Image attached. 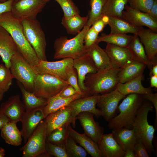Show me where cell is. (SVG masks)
Returning a JSON list of instances; mask_svg holds the SVG:
<instances>
[{"mask_svg": "<svg viewBox=\"0 0 157 157\" xmlns=\"http://www.w3.org/2000/svg\"><path fill=\"white\" fill-rule=\"evenodd\" d=\"M45 119L47 126V135L53 130L68 126L72 122L71 110L68 106L50 113Z\"/></svg>", "mask_w": 157, "mask_h": 157, "instance_id": "ffe728a7", "label": "cell"}, {"mask_svg": "<svg viewBox=\"0 0 157 157\" xmlns=\"http://www.w3.org/2000/svg\"><path fill=\"white\" fill-rule=\"evenodd\" d=\"M153 109L152 104L145 99L132 124L138 142H140L145 145L149 156L153 153L157 155L153 144L156 129L153 125L149 124L147 118L148 113L152 111Z\"/></svg>", "mask_w": 157, "mask_h": 157, "instance_id": "7a4b0ae2", "label": "cell"}, {"mask_svg": "<svg viewBox=\"0 0 157 157\" xmlns=\"http://www.w3.org/2000/svg\"><path fill=\"white\" fill-rule=\"evenodd\" d=\"M6 152L4 149L0 147V157H3L5 155Z\"/></svg>", "mask_w": 157, "mask_h": 157, "instance_id": "6f0895ef", "label": "cell"}, {"mask_svg": "<svg viewBox=\"0 0 157 157\" xmlns=\"http://www.w3.org/2000/svg\"><path fill=\"white\" fill-rule=\"evenodd\" d=\"M10 69L13 78L23 85L27 90L33 92L38 73L18 51L12 57Z\"/></svg>", "mask_w": 157, "mask_h": 157, "instance_id": "52a82bcc", "label": "cell"}, {"mask_svg": "<svg viewBox=\"0 0 157 157\" xmlns=\"http://www.w3.org/2000/svg\"><path fill=\"white\" fill-rule=\"evenodd\" d=\"M17 86L21 92L25 111L42 108L47 104L48 100L35 95L27 90L20 82L17 81Z\"/></svg>", "mask_w": 157, "mask_h": 157, "instance_id": "1f68e13d", "label": "cell"}, {"mask_svg": "<svg viewBox=\"0 0 157 157\" xmlns=\"http://www.w3.org/2000/svg\"><path fill=\"white\" fill-rule=\"evenodd\" d=\"M154 0H129L128 3L131 8L143 12L147 13Z\"/></svg>", "mask_w": 157, "mask_h": 157, "instance_id": "7bdbcfd3", "label": "cell"}, {"mask_svg": "<svg viewBox=\"0 0 157 157\" xmlns=\"http://www.w3.org/2000/svg\"><path fill=\"white\" fill-rule=\"evenodd\" d=\"M45 149L47 153L51 156L56 157H69L65 145L53 144L46 141Z\"/></svg>", "mask_w": 157, "mask_h": 157, "instance_id": "b9f144b4", "label": "cell"}, {"mask_svg": "<svg viewBox=\"0 0 157 157\" xmlns=\"http://www.w3.org/2000/svg\"><path fill=\"white\" fill-rule=\"evenodd\" d=\"M8 0H0V3L3 2ZM13 0V1H17L18 0Z\"/></svg>", "mask_w": 157, "mask_h": 157, "instance_id": "91938a15", "label": "cell"}, {"mask_svg": "<svg viewBox=\"0 0 157 157\" xmlns=\"http://www.w3.org/2000/svg\"><path fill=\"white\" fill-rule=\"evenodd\" d=\"M0 26L6 30L15 42L18 51L31 65L35 66L40 60L24 34L22 21L14 17L11 12L0 15Z\"/></svg>", "mask_w": 157, "mask_h": 157, "instance_id": "6da1fadb", "label": "cell"}, {"mask_svg": "<svg viewBox=\"0 0 157 157\" xmlns=\"http://www.w3.org/2000/svg\"><path fill=\"white\" fill-rule=\"evenodd\" d=\"M88 18V15L81 17L79 14L68 17H63L61 23L69 34L76 35L86 25Z\"/></svg>", "mask_w": 157, "mask_h": 157, "instance_id": "d6a6232c", "label": "cell"}, {"mask_svg": "<svg viewBox=\"0 0 157 157\" xmlns=\"http://www.w3.org/2000/svg\"><path fill=\"white\" fill-rule=\"evenodd\" d=\"M67 81L83 97L85 96L80 89L78 83V76L76 70L73 67L69 69L66 73Z\"/></svg>", "mask_w": 157, "mask_h": 157, "instance_id": "ee69618b", "label": "cell"}, {"mask_svg": "<svg viewBox=\"0 0 157 157\" xmlns=\"http://www.w3.org/2000/svg\"><path fill=\"white\" fill-rule=\"evenodd\" d=\"M81 97H82L81 95L78 93L68 98L61 97L59 93L51 97L48 99L46 105L42 108L45 118L50 113L68 106L72 101Z\"/></svg>", "mask_w": 157, "mask_h": 157, "instance_id": "4dcf8cb0", "label": "cell"}, {"mask_svg": "<svg viewBox=\"0 0 157 157\" xmlns=\"http://www.w3.org/2000/svg\"><path fill=\"white\" fill-rule=\"evenodd\" d=\"M128 0H107L103 8L101 17L105 16L122 18V12Z\"/></svg>", "mask_w": 157, "mask_h": 157, "instance_id": "e575fe53", "label": "cell"}, {"mask_svg": "<svg viewBox=\"0 0 157 157\" xmlns=\"http://www.w3.org/2000/svg\"><path fill=\"white\" fill-rule=\"evenodd\" d=\"M90 28L85 25L80 32L71 39L63 36L56 39L54 43L53 58H70L74 60L85 54L86 49L84 44V38Z\"/></svg>", "mask_w": 157, "mask_h": 157, "instance_id": "277c9868", "label": "cell"}, {"mask_svg": "<svg viewBox=\"0 0 157 157\" xmlns=\"http://www.w3.org/2000/svg\"><path fill=\"white\" fill-rule=\"evenodd\" d=\"M96 42L86 49V53L92 60L97 71L114 67L104 50Z\"/></svg>", "mask_w": 157, "mask_h": 157, "instance_id": "f1b7e54d", "label": "cell"}, {"mask_svg": "<svg viewBox=\"0 0 157 157\" xmlns=\"http://www.w3.org/2000/svg\"><path fill=\"white\" fill-rule=\"evenodd\" d=\"M0 111L8 118L9 122L17 123L21 121L25 111L24 106L19 95L12 96L3 103Z\"/></svg>", "mask_w": 157, "mask_h": 157, "instance_id": "ac0fdd59", "label": "cell"}, {"mask_svg": "<svg viewBox=\"0 0 157 157\" xmlns=\"http://www.w3.org/2000/svg\"><path fill=\"white\" fill-rule=\"evenodd\" d=\"M47 2L48 1H49L50 0H42Z\"/></svg>", "mask_w": 157, "mask_h": 157, "instance_id": "94428289", "label": "cell"}, {"mask_svg": "<svg viewBox=\"0 0 157 157\" xmlns=\"http://www.w3.org/2000/svg\"><path fill=\"white\" fill-rule=\"evenodd\" d=\"M104 50L114 67L121 68L133 60L128 47L107 43Z\"/></svg>", "mask_w": 157, "mask_h": 157, "instance_id": "44dd1931", "label": "cell"}, {"mask_svg": "<svg viewBox=\"0 0 157 157\" xmlns=\"http://www.w3.org/2000/svg\"><path fill=\"white\" fill-rule=\"evenodd\" d=\"M112 130L111 133L114 138L124 151L129 148L134 147L138 142L133 128L122 127Z\"/></svg>", "mask_w": 157, "mask_h": 157, "instance_id": "83f0119b", "label": "cell"}, {"mask_svg": "<svg viewBox=\"0 0 157 157\" xmlns=\"http://www.w3.org/2000/svg\"></svg>", "mask_w": 157, "mask_h": 157, "instance_id": "6125c7cd", "label": "cell"}, {"mask_svg": "<svg viewBox=\"0 0 157 157\" xmlns=\"http://www.w3.org/2000/svg\"><path fill=\"white\" fill-rule=\"evenodd\" d=\"M97 144L103 157H123L124 151L111 133L104 134Z\"/></svg>", "mask_w": 157, "mask_h": 157, "instance_id": "cb8c5ba5", "label": "cell"}, {"mask_svg": "<svg viewBox=\"0 0 157 157\" xmlns=\"http://www.w3.org/2000/svg\"><path fill=\"white\" fill-rule=\"evenodd\" d=\"M1 130V136L7 143L14 146L21 145L22 133L16 123L9 122Z\"/></svg>", "mask_w": 157, "mask_h": 157, "instance_id": "836d02e7", "label": "cell"}, {"mask_svg": "<svg viewBox=\"0 0 157 157\" xmlns=\"http://www.w3.org/2000/svg\"><path fill=\"white\" fill-rule=\"evenodd\" d=\"M99 94H94L90 96L76 99L71 102L68 106L71 110L73 128L76 127V121L77 115L82 112H87L93 113L96 118L101 116L100 110L96 108L97 103L100 97Z\"/></svg>", "mask_w": 157, "mask_h": 157, "instance_id": "8fae6325", "label": "cell"}, {"mask_svg": "<svg viewBox=\"0 0 157 157\" xmlns=\"http://www.w3.org/2000/svg\"><path fill=\"white\" fill-rule=\"evenodd\" d=\"M150 86L152 88H157V76L151 75L150 78Z\"/></svg>", "mask_w": 157, "mask_h": 157, "instance_id": "11a10c76", "label": "cell"}, {"mask_svg": "<svg viewBox=\"0 0 157 157\" xmlns=\"http://www.w3.org/2000/svg\"><path fill=\"white\" fill-rule=\"evenodd\" d=\"M150 70L151 75L157 76V63L153 65Z\"/></svg>", "mask_w": 157, "mask_h": 157, "instance_id": "9f6ffc18", "label": "cell"}, {"mask_svg": "<svg viewBox=\"0 0 157 157\" xmlns=\"http://www.w3.org/2000/svg\"><path fill=\"white\" fill-rule=\"evenodd\" d=\"M107 0H90V9L86 25L91 27L94 22L100 18L103 7Z\"/></svg>", "mask_w": 157, "mask_h": 157, "instance_id": "8d00e7d4", "label": "cell"}, {"mask_svg": "<svg viewBox=\"0 0 157 157\" xmlns=\"http://www.w3.org/2000/svg\"><path fill=\"white\" fill-rule=\"evenodd\" d=\"M73 59L66 58L54 61L40 60L38 65L33 66L37 73L47 74L67 81L66 73L73 67Z\"/></svg>", "mask_w": 157, "mask_h": 157, "instance_id": "7c38bea8", "label": "cell"}, {"mask_svg": "<svg viewBox=\"0 0 157 157\" xmlns=\"http://www.w3.org/2000/svg\"><path fill=\"white\" fill-rule=\"evenodd\" d=\"M4 93L2 90L0 89V101L2 99Z\"/></svg>", "mask_w": 157, "mask_h": 157, "instance_id": "680465c9", "label": "cell"}, {"mask_svg": "<svg viewBox=\"0 0 157 157\" xmlns=\"http://www.w3.org/2000/svg\"><path fill=\"white\" fill-rule=\"evenodd\" d=\"M126 96L121 94L116 88L109 92L101 95L97 105L104 119L109 122L115 117L119 102Z\"/></svg>", "mask_w": 157, "mask_h": 157, "instance_id": "4fadbf2b", "label": "cell"}, {"mask_svg": "<svg viewBox=\"0 0 157 157\" xmlns=\"http://www.w3.org/2000/svg\"><path fill=\"white\" fill-rule=\"evenodd\" d=\"M47 133V124L44 119L40 122L25 144L20 149L22 152V156L51 157L45 149Z\"/></svg>", "mask_w": 157, "mask_h": 157, "instance_id": "ba28073f", "label": "cell"}, {"mask_svg": "<svg viewBox=\"0 0 157 157\" xmlns=\"http://www.w3.org/2000/svg\"><path fill=\"white\" fill-rule=\"evenodd\" d=\"M127 47L133 60L143 63L151 69L154 64L148 59L144 46L137 35L133 34Z\"/></svg>", "mask_w": 157, "mask_h": 157, "instance_id": "f546056e", "label": "cell"}, {"mask_svg": "<svg viewBox=\"0 0 157 157\" xmlns=\"http://www.w3.org/2000/svg\"><path fill=\"white\" fill-rule=\"evenodd\" d=\"M122 18L131 24L138 27L146 26L157 32V21L146 13L134 9L127 4L122 13Z\"/></svg>", "mask_w": 157, "mask_h": 157, "instance_id": "9a60e30c", "label": "cell"}, {"mask_svg": "<svg viewBox=\"0 0 157 157\" xmlns=\"http://www.w3.org/2000/svg\"><path fill=\"white\" fill-rule=\"evenodd\" d=\"M13 78L9 68L5 65L0 64V89L4 93L8 91Z\"/></svg>", "mask_w": 157, "mask_h": 157, "instance_id": "ab89813d", "label": "cell"}, {"mask_svg": "<svg viewBox=\"0 0 157 157\" xmlns=\"http://www.w3.org/2000/svg\"><path fill=\"white\" fill-rule=\"evenodd\" d=\"M146 65L143 63L132 60L120 68L118 73L119 83L127 82L143 73Z\"/></svg>", "mask_w": 157, "mask_h": 157, "instance_id": "484cf974", "label": "cell"}, {"mask_svg": "<svg viewBox=\"0 0 157 157\" xmlns=\"http://www.w3.org/2000/svg\"><path fill=\"white\" fill-rule=\"evenodd\" d=\"M144 99L142 94L127 95L117 107V110L119 111V114L108 122V128L112 130L122 127L132 128V123Z\"/></svg>", "mask_w": 157, "mask_h": 157, "instance_id": "3957f363", "label": "cell"}, {"mask_svg": "<svg viewBox=\"0 0 157 157\" xmlns=\"http://www.w3.org/2000/svg\"><path fill=\"white\" fill-rule=\"evenodd\" d=\"M70 85L68 82L47 74L37 75L33 92L36 96L48 99Z\"/></svg>", "mask_w": 157, "mask_h": 157, "instance_id": "9c48e42d", "label": "cell"}, {"mask_svg": "<svg viewBox=\"0 0 157 157\" xmlns=\"http://www.w3.org/2000/svg\"><path fill=\"white\" fill-rule=\"evenodd\" d=\"M42 108L25 111L20 122L22 136L26 143L40 122L45 119Z\"/></svg>", "mask_w": 157, "mask_h": 157, "instance_id": "2e32d148", "label": "cell"}, {"mask_svg": "<svg viewBox=\"0 0 157 157\" xmlns=\"http://www.w3.org/2000/svg\"><path fill=\"white\" fill-rule=\"evenodd\" d=\"M106 25L101 17L94 22L92 25V27L95 31L99 33L103 30Z\"/></svg>", "mask_w": 157, "mask_h": 157, "instance_id": "681fc988", "label": "cell"}, {"mask_svg": "<svg viewBox=\"0 0 157 157\" xmlns=\"http://www.w3.org/2000/svg\"><path fill=\"white\" fill-rule=\"evenodd\" d=\"M137 35L144 46L149 60L154 64L157 63V32L149 28L144 29L142 27Z\"/></svg>", "mask_w": 157, "mask_h": 157, "instance_id": "d6986e66", "label": "cell"}, {"mask_svg": "<svg viewBox=\"0 0 157 157\" xmlns=\"http://www.w3.org/2000/svg\"><path fill=\"white\" fill-rule=\"evenodd\" d=\"M110 28V33L137 34L142 27H138L130 24L122 18L103 16L101 17Z\"/></svg>", "mask_w": 157, "mask_h": 157, "instance_id": "603a6c76", "label": "cell"}, {"mask_svg": "<svg viewBox=\"0 0 157 157\" xmlns=\"http://www.w3.org/2000/svg\"><path fill=\"white\" fill-rule=\"evenodd\" d=\"M47 2L42 0H18L13 1L11 12L22 21L27 18L36 19Z\"/></svg>", "mask_w": 157, "mask_h": 157, "instance_id": "30bf717a", "label": "cell"}, {"mask_svg": "<svg viewBox=\"0 0 157 157\" xmlns=\"http://www.w3.org/2000/svg\"><path fill=\"white\" fill-rule=\"evenodd\" d=\"M133 37V35L119 33H102L99 37L96 42H105L122 47H127Z\"/></svg>", "mask_w": 157, "mask_h": 157, "instance_id": "d590c367", "label": "cell"}, {"mask_svg": "<svg viewBox=\"0 0 157 157\" xmlns=\"http://www.w3.org/2000/svg\"><path fill=\"white\" fill-rule=\"evenodd\" d=\"M147 13L154 19L157 21V0H154L152 6Z\"/></svg>", "mask_w": 157, "mask_h": 157, "instance_id": "816d5d0a", "label": "cell"}, {"mask_svg": "<svg viewBox=\"0 0 157 157\" xmlns=\"http://www.w3.org/2000/svg\"><path fill=\"white\" fill-rule=\"evenodd\" d=\"M59 5L63 10L65 17L79 14L80 11L73 0H54Z\"/></svg>", "mask_w": 157, "mask_h": 157, "instance_id": "60d3db41", "label": "cell"}, {"mask_svg": "<svg viewBox=\"0 0 157 157\" xmlns=\"http://www.w3.org/2000/svg\"><path fill=\"white\" fill-rule=\"evenodd\" d=\"M22 22L24 35L37 57L40 60H47L46 40L40 22L36 18L26 19Z\"/></svg>", "mask_w": 157, "mask_h": 157, "instance_id": "8992f818", "label": "cell"}, {"mask_svg": "<svg viewBox=\"0 0 157 157\" xmlns=\"http://www.w3.org/2000/svg\"><path fill=\"white\" fill-rule=\"evenodd\" d=\"M69 135L79 144L92 157H103L97 143L84 133H79L74 130L69 124L67 126Z\"/></svg>", "mask_w": 157, "mask_h": 157, "instance_id": "d4e9b609", "label": "cell"}, {"mask_svg": "<svg viewBox=\"0 0 157 157\" xmlns=\"http://www.w3.org/2000/svg\"><path fill=\"white\" fill-rule=\"evenodd\" d=\"M18 51L10 35L4 28L0 26V56L7 67L10 68L11 59Z\"/></svg>", "mask_w": 157, "mask_h": 157, "instance_id": "7402d4cb", "label": "cell"}, {"mask_svg": "<svg viewBox=\"0 0 157 157\" xmlns=\"http://www.w3.org/2000/svg\"><path fill=\"white\" fill-rule=\"evenodd\" d=\"M120 69L110 67L88 74L85 84L88 88L89 96L115 89L119 83L118 74Z\"/></svg>", "mask_w": 157, "mask_h": 157, "instance_id": "5b68a950", "label": "cell"}, {"mask_svg": "<svg viewBox=\"0 0 157 157\" xmlns=\"http://www.w3.org/2000/svg\"><path fill=\"white\" fill-rule=\"evenodd\" d=\"M134 148L127 149L124 151L123 157H135L134 151Z\"/></svg>", "mask_w": 157, "mask_h": 157, "instance_id": "db71d44e", "label": "cell"}, {"mask_svg": "<svg viewBox=\"0 0 157 157\" xmlns=\"http://www.w3.org/2000/svg\"><path fill=\"white\" fill-rule=\"evenodd\" d=\"M9 122L6 116L0 111V129L1 130Z\"/></svg>", "mask_w": 157, "mask_h": 157, "instance_id": "f5cc1de1", "label": "cell"}, {"mask_svg": "<svg viewBox=\"0 0 157 157\" xmlns=\"http://www.w3.org/2000/svg\"><path fill=\"white\" fill-rule=\"evenodd\" d=\"M77 93L75 89L69 85L60 92L59 94L62 97L68 98L74 95Z\"/></svg>", "mask_w": 157, "mask_h": 157, "instance_id": "c3c4849f", "label": "cell"}, {"mask_svg": "<svg viewBox=\"0 0 157 157\" xmlns=\"http://www.w3.org/2000/svg\"><path fill=\"white\" fill-rule=\"evenodd\" d=\"M145 99L149 101L154 106L155 111V118L154 120V126L155 129L157 128V93H150L143 94Z\"/></svg>", "mask_w": 157, "mask_h": 157, "instance_id": "bcb514c9", "label": "cell"}, {"mask_svg": "<svg viewBox=\"0 0 157 157\" xmlns=\"http://www.w3.org/2000/svg\"><path fill=\"white\" fill-rule=\"evenodd\" d=\"M65 146L69 157H86L87 155L85 149L78 145L76 141L69 135L65 140Z\"/></svg>", "mask_w": 157, "mask_h": 157, "instance_id": "f35d334b", "label": "cell"}, {"mask_svg": "<svg viewBox=\"0 0 157 157\" xmlns=\"http://www.w3.org/2000/svg\"><path fill=\"white\" fill-rule=\"evenodd\" d=\"M69 135L67 126L56 129L47 135L46 141L53 144L65 145V140Z\"/></svg>", "mask_w": 157, "mask_h": 157, "instance_id": "74e56055", "label": "cell"}, {"mask_svg": "<svg viewBox=\"0 0 157 157\" xmlns=\"http://www.w3.org/2000/svg\"><path fill=\"white\" fill-rule=\"evenodd\" d=\"M94 115L91 113L82 112L76 119L79 120L84 133L97 144L104 134V128L94 120Z\"/></svg>", "mask_w": 157, "mask_h": 157, "instance_id": "e0dca14e", "label": "cell"}, {"mask_svg": "<svg viewBox=\"0 0 157 157\" xmlns=\"http://www.w3.org/2000/svg\"><path fill=\"white\" fill-rule=\"evenodd\" d=\"M143 74L125 83H118L116 88L121 94L126 96L131 94H144L153 93V90L151 88H145L142 85Z\"/></svg>", "mask_w": 157, "mask_h": 157, "instance_id": "4316f807", "label": "cell"}, {"mask_svg": "<svg viewBox=\"0 0 157 157\" xmlns=\"http://www.w3.org/2000/svg\"><path fill=\"white\" fill-rule=\"evenodd\" d=\"M135 157H149V156L145 145L140 142H138L134 148Z\"/></svg>", "mask_w": 157, "mask_h": 157, "instance_id": "7dc6e473", "label": "cell"}, {"mask_svg": "<svg viewBox=\"0 0 157 157\" xmlns=\"http://www.w3.org/2000/svg\"><path fill=\"white\" fill-rule=\"evenodd\" d=\"M13 1L8 0L0 3V15L6 12H10Z\"/></svg>", "mask_w": 157, "mask_h": 157, "instance_id": "f907efd6", "label": "cell"}, {"mask_svg": "<svg viewBox=\"0 0 157 157\" xmlns=\"http://www.w3.org/2000/svg\"><path fill=\"white\" fill-rule=\"evenodd\" d=\"M73 67L77 72L78 85L80 89L85 96H89L88 88L85 84V80L88 74L94 73L97 71L93 61L86 53L73 60Z\"/></svg>", "mask_w": 157, "mask_h": 157, "instance_id": "5bb4252c", "label": "cell"}, {"mask_svg": "<svg viewBox=\"0 0 157 157\" xmlns=\"http://www.w3.org/2000/svg\"><path fill=\"white\" fill-rule=\"evenodd\" d=\"M99 33L95 31L92 27L86 31L84 38V44L87 49L96 42L99 37Z\"/></svg>", "mask_w": 157, "mask_h": 157, "instance_id": "f6af8a7d", "label": "cell"}]
</instances>
